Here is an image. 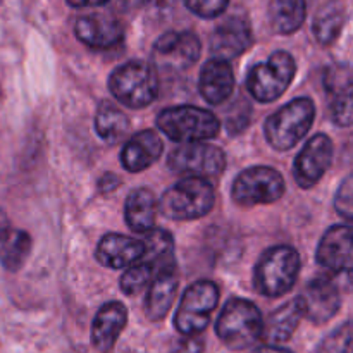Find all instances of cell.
<instances>
[{"mask_svg": "<svg viewBox=\"0 0 353 353\" xmlns=\"http://www.w3.org/2000/svg\"><path fill=\"white\" fill-rule=\"evenodd\" d=\"M307 16L305 0H271L269 23L279 34H292L303 24Z\"/></svg>", "mask_w": 353, "mask_h": 353, "instance_id": "25", "label": "cell"}, {"mask_svg": "<svg viewBox=\"0 0 353 353\" xmlns=\"http://www.w3.org/2000/svg\"><path fill=\"white\" fill-rule=\"evenodd\" d=\"M128 323V310L121 302H107L92 323V345L99 353L112 352Z\"/></svg>", "mask_w": 353, "mask_h": 353, "instance_id": "17", "label": "cell"}, {"mask_svg": "<svg viewBox=\"0 0 353 353\" xmlns=\"http://www.w3.org/2000/svg\"><path fill=\"white\" fill-rule=\"evenodd\" d=\"M219 302V288L216 283L200 279L186 288L178 310L174 326L183 336H199L210 323V314Z\"/></svg>", "mask_w": 353, "mask_h": 353, "instance_id": "8", "label": "cell"}, {"mask_svg": "<svg viewBox=\"0 0 353 353\" xmlns=\"http://www.w3.org/2000/svg\"><path fill=\"white\" fill-rule=\"evenodd\" d=\"M305 317L303 314L302 300L295 299L285 305L278 307L268 321H264V330H262V340L265 345H279L288 341L293 336V333L299 327L300 321Z\"/></svg>", "mask_w": 353, "mask_h": 353, "instance_id": "22", "label": "cell"}, {"mask_svg": "<svg viewBox=\"0 0 353 353\" xmlns=\"http://www.w3.org/2000/svg\"><path fill=\"white\" fill-rule=\"evenodd\" d=\"M314 117L316 105L309 97L293 99L265 119V140L274 150H290L309 133Z\"/></svg>", "mask_w": 353, "mask_h": 353, "instance_id": "3", "label": "cell"}, {"mask_svg": "<svg viewBox=\"0 0 353 353\" xmlns=\"http://www.w3.org/2000/svg\"><path fill=\"white\" fill-rule=\"evenodd\" d=\"M300 300H302L303 314L314 324H324L333 319L341 305L338 286L327 276L310 279L300 295Z\"/></svg>", "mask_w": 353, "mask_h": 353, "instance_id": "14", "label": "cell"}, {"mask_svg": "<svg viewBox=\"0 0 353 353\" xmlns=\"http://www.w3.org/2000/svg\"><path fill=\"white\" fill-rule=\"evenodd\" d=\"M71 7H78V9H83V7H99L107 3L109 0H65Z\"/></svg>", "mask_w": 353, "mask_h": 353, "instance_id": "34", "label": "cell"}, {"mask_svg": "<svg viewBox=\"0 0 353 353\" xmlns=\"http://www.w3.org/2000/svg\"><path fill=\"white\" fill-rule=\"evenodd\" d=\"M3 2V0H0V3H2Z\"/></svg>", "mask_w": 353, "mask_h": 353, "instance_id": "36", "label": "cell"}, {"mask_svg": "<svg viewBox=\"0 0 353 353\" xmlns=\"http://www.w3.org/2000/svg\"><path fill=\"white\" fill-rule=\"evenodd\" d=\"M326 88L330 92L340 93L348 92V88L353 85V74H352V69L347 68V65H333L326 71Z\"/></svg>", "mask_w": 353, "mask_h": 353, "instance_id": "30", "label": "cell"}, {"mask_svg": "<svg viewBox=\"0 0 353 353\" xmlns=\"http://www.w3.org/2000/svg\"><path fill=\"white\" fill-rule=\"evenodd\" d=\"M334 209L345 219L353 221V174L343 179L334 195Z\"/></svg>", "mask_w": 353, "mask_h": 353, "instance_id": "31", "label": "cell"}, {"mask_svg": "<svg viewBox=\"0 0 353 353\" xmlns=\"http://www.w3.org/2000/svg\"><path fill=\"white\" fill-rule=\"evenodd\" d=\"M333 141L327 134L319 133L310 138L300 154L296 155L293 165V176L300 188L309 190L323 179L333 162Z\"/></svg>", "mask_w": 353, "mask_h": 353, "instance_id": "11", "label": "cell"}, {"mask_svg": "<svg viewBox=\"0 0 353 353\" xmlns=\"http://www.w3.org/2000/svg\"><path fill=\"white\" fill-rule=\"evenodd\" d=\"M74 33L81 43L92 48H110L124 37L123 24L107 14H88L76 21Z\"/></svg>", "mask_w": 353, "mask_h": 353, "instance_id": "16", "label": "cell"}, {"mask_svg": "<svg viewBox=\"0 0 353 353\" xmlns=\"http://www.w3.org/2000/svg\"><path fill=\"white\" fill-rule=\"evenodd\" d=\"M159 202L154 192L148 188H137L128 195L126 205H124V217L126 224L134 233H150L155 230V219H157Z\"/></svg>", "mask_w": 353, "mask_h": 353, "instance_id": "23", "label": "cell"}, {"mask_svg": "<svg viewBox=\"0 0 353 353\" xmlns=\"http://www.w3.org/2000/svg\"><path fill=\"white\" fill-rule=\"evenodd\" d=\"M168 165L185 178H217L226 168V155L219 147L203 141L181 143L169 154Z\"/></svg>", "mask_w": 353, "mask_h": 353, "instance_id": "10", "label": "cell"}, {"mask_svg": "<svg viewBox=\"0 0 353 353\" xmlns=\"http://www.w3.org/2000/svg\"><path fill=\"white\" fill-rule=\"evenodd\" d=\"M300 265V255L293 247L278 245L268 248L255 265V290L268 299L283 296L296 283Z\"/></svg>", "mask_w": 353, "mask_h": 353, "instance_id": "1", "label": "cell"}, {"mask_svg": "<svg viewBox=\"0 0 353 353\" xmlns=\"http://www.w3.org/2000/svg\"><path fill=\"white\" fill-rule=\"evenodd\" d=\"M264 319L255 303L245 299H231L223 307L216 323V333L226 347L245 350L262 340Z\"/></svg>", "mask_w": 353, "mask_h": 353, "instance_id": "2", "label": "cell"}, {"mask_svg": "<svg viewBox=\"0 0 353 353\" xmlns=\"http://www.w3.org/2000/svg\"><path fill=\"white\" fill-rule=\"evenodd\" d=\"M285 195V179L281 172L268 165H254L234 179L231 196L241 207L265 205L278 202Z\"/></svg>", "mask_w": 353, "mask_h": 353, "instance_id": "9", "label": "cell"}, {"mask_svg": "<svg viewBox=\"0 0 353 353\" xmlns=\"http://www.w3.org/2000/svg\"><path fill=\"white\" fill-rule=\"evenodd\" d=\"M317 353H353V321L341 324L321 341Z\"/></svg>", "mask_w": 353, "mask_h": 353, "instance_id": "28", "label": "cell"}, {"mask_svg": "<svg viewBox=\"0 0 353 353\" xmlns=\"http://www.w3.org/2000/svg\"><path fill=\"white\" fill-rule=\"evenodd\" d=\"M178 271H169L157 276L148 285L147 300H145V314L150 321L164 319L165 314L174 302V295L178 292Z\"/></svg>", "mask_w": 353, "mask_h": 353, "instance_id": "24", "label": "cell"}, {"mask_svg": "<svg viewBox=\"0 0 353 353\" xmlns=\"http://www.w3.org/2000/svg\"><path fill=\"white\" fill-rule=\"evenodd\" d=\"M183 2L196 16L203 19H212L228 9L230 0H183Z\"/></svg>", "mask_w": 353, "mask_h": 353, "instance_id": "32", "label": "cell"}, {"mask_svg": "<svg viewBox=\"0 0 353 353\" xmlns=\"http://www.w3.org/2000/svg\"><path fill=\"white\" fill-rule=\"evenodd\" d=\"M109 90L123 105L131 109L147 107L157 99V71L148 62L130 61L110 72Z\"/></svg>", "mask_w": 353, "mask_h": 353, "instance_id": "5", "label": "cell"}, {"mask_svg": "<svg viewBox=\"0 0 353 353\" xmlns=\"http://www.w3.org/2000/svg\"><path fill=\"white\" fill-rule=\"evenodd\" d=\"M345 24V7L340 0H330L317 10L314 17L312 31L321 45H331L338 37Z\"/></svg>", "mask_w": 353, "mask_h": 353, "instance_id": "26", "label": "cell"}, {"mask_svg": "<svg viewBox=\"0 0 353 353\" xmlns=\"http://www.w3.org/2000/svg\"><path fill=\"white\" fill-rule=\"evenodd\" d=\"M200 95L210 105H219L226 102L234 90V74L226 61L209 59L203 64L199 78Z\"/></svg>", "mask_w": 353, "mask_h": 353, "instance_id": "20", "label": "cell"}, {"mask_svg": "<svg viewBox=\"0 0 353 353\" xmlns=\"http://www.w3.org/2000/svg\"><path fill=\"white\" fill-rule=\"evenodd\" d=\"M216 203L209 179L183 178L162 195L159 210L172 221H195L207 216Z\"/></svg>", "mask_w": 353, "mask_h": 353, "instance_id": "4", "label": "cell"}, {"mask_svg": "<svg viewBox=\"0 0 353 353\" xmlns=\"http://www.w3.org/2000/svg\"><path fill=\"white\" fill-rule=\"evenodd\" d=\"M317 262L336 274H353V226L330 228L317 247Z\"/></svg>", "mask_w": 353, "mask_h": 353, "instance_id": "13", "label": "cell"}, {"mask_svg": "<svg viewBox=\"0 0 353 353\" xmlns=\"http://www.w3.org/2000/svg\"><path fill=\"white\" fill-rule=\"evenodd\" d=\"M202 52L199 37L192 31H168L154 45V62L164 69H186Z\"/></svg>", "mask_w": 353, "mask_h": 353, "instance_id": "12", "label": "cell"}, {"mask_svg": "<svg viewBox=\"0 0 353 353\" xmlns=\"http://www.w3.org/2000/svg\"><path fill=\"white\" fill-rule=\"evenodd\" d=\"M145 250L143 241L134 240L124 234L110 233L100 240L95 257L102 265L109 269L131 268L141 259Z\"/></svg>", "mask_w": 353, "mask_h": 353, "instance_id": "18", "label": "cell"}, {"mask_svg": "<svg viewBox=\"0 0 353 353\" xmlns=\"http://www.w3.org/2000/svg\"><path fill=\"white\" fill-rule=\"evenodd\" d=\"M157 128L179 143L212 140L221 130L219 119L210 110L195 105L169 107L157 116Z\"/></svg>", "mask_w": 353, "mask_h": 353, "instance_id": "6", "label": "cell"}, {"mask_svg": "<svg viewBox=\"0 0 353 353\" xmlns=\"http://www.w3.org/2000/svg\"><path fill=\"white\" fill-rule=\"evenodd\" d=\"M95 131L107 143H119L130 131V119L116 105L103 102L97 110Z\"/></svg>", "mask_w": 353, "mask_h": 353, "instance_id": "27", "label": "cell"}, {"mask_svg": "<svg viewBox=\"0 0 353 353\" xmlns=\"http://www.w3.org/2000/svg\"><path fill=\"white\" fill-rule=\"evenodd\" d=\"M296 72V62L292 54L278 50L269 55L268 61L259 62L248 71L247 90L255 100L269 103L279 99Z\"/></svg>", "mask_w": 353, "mask_h": 353, "instance_id": "7", "label": "cell"}, {"mask_svg": "<svg viewBox=\"0 0 353 353\" xmlns=\"http://www.w3.org/2000/svg\"><path fill=\"white\" fill-rule=\"evenodd\" d=\"M164 143L161 137L152 130H143L140 133L133 134L130 140L124 143L121 150V164L126 171L140 172L143 169L150 168L155 161L162 155Z\"/></svg>", "mask_w": 353, "mask_h": 353, "instance_id": "19", "label": "cell"}, {"mask_svg": "<svg viewBox=\"0 0 353 353\" xmlns=\"http://www.w3.org/2000/svg\"><path fill=\"white\" fill-rule=\"evenodd\" d=\"M331 117L338 126H353V92H343L336 95L331 105Z\"/></svg>", "mask_w": 353, "mask_h": 353, "instance_id": "29", "label": "cell"}, {"mask_svg": "<svg viewBox=\"0 0 353 353\" xmlns=\"http://www.w3.org/2000/svg\"><path fill=\"white\" fill-rule=\"evenodd\" d=\"M250 353H293V352L278 347V345H262V347L254 348Z\"/></svg>", "mask_w": 353, "mask_h": 353, "instance_id": "35", "label": "cell"}, {"mask_svg": "<svg viewBox=\"0 0 353 353\" xmlns=\"http://www.w3.org/2000/svg\"><path fill=\"white\" fill-rule=\"evenodd\" d=\"M172 353H203V341L199 336H185L176 341Z\"/></svg>", "mask_w": 353, "mask_h": 353, "instance_id": "33", "label": "cell"}, {"mask_svg": "<svg viewBox=\"0 0 353 353\" xmlns=\"http://www.w3.org/2000/svg\"><path fill=\"white\" fill-rule=\"evenodd\" d=\"M252 41L254 37L250 23L241 16H231L214 30L210 37V52L214 54V59L228 62L248 50Z\"/></svg>", "mask_w": 353, "mask_h": 353, "instance_id": "15", "label": "cell"}, {"mask_svg": "<svg viewBox=\"0 0 353 353\" xmlns=\"http://www.w3.org/2000/svg\"><path fill=\"white\" fill-rule=\"evenodd\" d=\"M31 252V238L26 231L10 224L0 210V264L7 271H19Z\"/></svg>", "mask_w": 353, "mask_h": 353, "instance_id": "21", "label": "cell"}]
</instances>
